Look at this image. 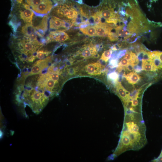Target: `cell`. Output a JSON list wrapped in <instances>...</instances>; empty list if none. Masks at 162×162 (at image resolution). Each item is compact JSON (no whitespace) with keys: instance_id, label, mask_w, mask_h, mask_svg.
<instances>
[{"instance_id":"cell-4","label":"cell","mask_w":162,"mask_h":162,"mask_svg":"<svg viewBox=\"0 0 162 162\" xmlns=\"http://www.w3.org/2000/svg\"><path fill=\"white\" fill-rule=\"evenodd\" d=\"M65 31L57 30L50 32L46 38V42L52 41L64 42L71 39V37Z\"/></svg>"},{"instance_id":"cell-11","label":"cell","mask_w":162,"mask_h":162,"mask_svg":"<svg viewBox=\"0 0 162 162\" xmlns=\"http://www.w3.org/2000/svg\"><path fill=\"white\" fill-rule=\"evenodd\" d=\"M80 31L90 37L97 36L96 28L94 25H82L79 27Z\"/></svg>"},{"instance_id":"cell-26","label":"cell","mask_w":162,"mask_h":162,"mask_svg":"<svg viewBox=\"0 0 162 162\" xmlns=\"http://www.w3.org/2000/svg\"><path fill=\"white\" fill-rule=\"evenodd\" d=\"M138 64L134 66V69L136 72H139L141 71L142 68Z\"/></svg>"},{"instance_id":"cell-13","label":"cell","mask_w":162,"mask_h":162,"mask_svg":"<svg viewBox=\"0 0 162 162\" xmlns=\"http://www.w3.org/2000/svg\"><path fill=\"white\" fill-rule=\"evenodd\" d=\"M94 25L96 28L97 36L101 38L107 36L109 28L110 26L104 24Z\"/></svg>"},{"instance_id":"cell-9","label":"cell","mask_w":162,"mask_h":162,"mask_svg":"<svg viewBox=\"0 0 162 162\" xmlns=\"http://www.w3.org/2000/svg\"><path fill=\"white\" fill-rule=\"evenodd\" d=\"M104 67L100 62H96L88 64L85 67L84 69L88 74L96 76L101 74Z\"/></svg>"},{"instance_id":"cell-15","label":"cell","mask_w":162,"mask_h":162,"mask_svg":"<svg viewBox=\"0 0 162 162\" xmlns=\"http://www.w3.org/2000/svg\"><path fill=\"white\" fill-rule=\"evenodd\" d=\"M36 28L33 26L32 23H26L23 26L21 29V32L25 35L29 36L32 33H36Z\"/></svg>"},{"instance_id":"cell-23","label":"cell","mask_w":162,"mask_h":162,"mask_svg":"<svg viewBox=\"0 0 162 162\" xmlns=\"http://www.w3.org/2000/svg\"><path fill=\"white\" fill-rule=\"evenodd\" d=\"M134 65L133 63L130 62L126 67L127 70L131 71L134 70Z\"/></svg>"},{"instance_id":"cell-3","label":"cell","mask_w":162,"mask_h":162,"mask_svg":"<svg viewBox=\"0 0 162 162\" xmlns=\"http://www.w3.org/2000/svg\"><path fill=\"white\" fill-rule=\"evenodd\" d=\"M121 1L101 0L98 6L95 7L96 15L100 19L99 24L113 27L120 25L121 21L118 12Z\"/></svg>"},{"instance_id":"cell-17","label":"cell","mask_w":162,"mask_h":162,"mask_svg":"<svg viewBox=\"0 0 162 162\" xmlns=\"http://www.w3.org/2000/svg\"><path fill=\"white\" fill-rule=\"evenodd\" d=\"M112 53V50L110 49L104 51L102 53L100 59L105 62H107L110 58Z\"/></svg>"},{"instance_id":"cell-25","label":"cell","mask_w":162,"mask_h":162,"mask_svg":"<svg viewBox=\"0 0 162 162\" xmlns=\"http://www.w3.org/2000/svg\"><path fill=\"white\" fill-rule=\"evenodd\" d=\"M127 50L125 49L120 51L118 54V58H120L124 56Z\"/></svg>"},{"instance_id":"cell-6","label":"cell","mask_w":162,"mask_h":162,"mask_svg":"<svg viewBox=\"0 0 162 162\" xmlns=\"http://www.w3.org/2000/svg\"><path fill=\"white\" fill-rule=\"evenodd\" d=\"M96 46L92 43L83 46L77 52L76 55L87 59L93 57L98 54Z\"/></svg>"},{"instance_id":"cell-24","label":"cell","mask_w":162,"mask_h":162,"mask_svg":"<svg viewBox=\"0 0 162 162\" xmlns=\"http://www.w3.org/2000/svg\"><path fill=\"white\" fill-rule=\"evenodd\" d=\"M152 161L155 162H162V149L159 155L157 158L152 160Z\"/></svg>"},{"instance_id":"cell-21","label":"cell","mask_w":162,"mask_h":162,"mask_svg":"<svg viewBox=\"0 0 162 162\" xmlns=\"http://www.w3.org/2000/svg\"><path fill=\"white\" fill-rule=\"evenodd\" d=\"M118 75L116 72H113L109 75V78L111 80L116 81L118 78Z\"/></svg>"},{"instance_id":"cell-19","label":"cell","mask_w":162,"mask_h":162,"mask_svg":"<svg viewBox=\"0 0 162 162\" xmlns=\"http://www.w3.org/2000/svg\"><path fill=\"white\" fill-rule=\"evenodd\" d=\"M50 52L49 51L43 50H38L36 53V57L38 59H42L44 58L45 56L48 55Z\"/></svg>"},{"instance_id":"cell-7","label":"cell","mask_w":162,"mask_h":162,"mask_svg":"<svg viewBox=\"0 0 162 162\" xmlns=\"http://www.w3.org/2000/svg\"><path fill=\"white\" fill-rule=\"evenodd\" d=\"M53 6L52 2L48 0L42 2L39 5L32 8L34 13L40 16H43L49 13L51 10Z\"/></svg>"},{"instance_id":"cell-18","label":"cell","mask_w":162,"mask_h":162,"mask_svg":"<svg viewBox=\"0 0 162 162\" xmlns=\"http://www.w3.org/2000/svg\"><path fill=\"white\" fill-rule=\"evenodd\" d=\"M48 0H25L26 3L32 8L36 6L42 2Z\"/></svg>"},{"instance_id":"cell-5","label":"cell","mask_w":162,"mask_h":162,"mask_svg":"<svg viewBox=\"0 0 162 162\" xmlns=\"http://www.w3.org/2000/svg\"><path fill=\"white\" fill-rule=\"evenodd\" d=\"M72 26L70 23L56 16H52L50 20L49 27L51 29L66 31Z\"/></svg>"},{"instance_id":"cell-12","label":"cell","mask_w":162,"mask_h":162,"mask_svg":"<svg viewBox=\"0 0 162 162\" xmlns=\"http://www.w3.org/2000/svg\"><path fill=\"white\" fill-rule=\"evenodd\" d=\"M34 13L32 9H26L20 11V16L26 23H32Z\"/></svg>"},{"instance_id":"cell-27","label":"cell","mask_w":162,"mask_h":162,"mask_svg":"<svg viewBox=\"0 0 162 162\" xmlns=\"http://www.w3.org/2000/svg\"><path fill=\"white\" fill-rule=\"evenodd\" d=\"M149 1L150 2H156L157 0H149Z\"/></svg>"},{"instance_id":"cell-1","label":"cell","mask_w":162,"mask_h":162,"mask_svg":"<svg viewBox=\"0 0 162 162\" xmlns=\"http://www.w3.org/2000/svg\"><path fill=\"white\" fill-rule=\"evenodd\" d=\"M146 128L142 116L124 115L123 128L113 158L129 150H138L147 143Z\"/></svg>"},{"instance_id":"cell-8","label":"cell","mask_w":162,"mask_h":162,"mask_svg":"<svg viewBox=\"0 0 162 162\" xmlns=\"http://www.w3.org/2000/svg\"><path fill=\"white\" fill-rule=\"evenodd\" d=\"M48 16H37L34 18L32 22V25L43 36L47 30Z\"/></svg>"},{"instance_id":"cell-10","label":"cell","mask_w":162,"mask_h":162,"mask_svg":"<svg viewBox=\"0 0 162 162\" xmlns=\"http://www.w3.org/2000/svg\"><path fill=\"white\" fill-rule=\"evenodd\" d=\"M116 88L118 94L123 102L124 108L128 104L130 93L123 87L120 82L118 83Z\"/></svg>"},{"instance_id":"cell-22","label":"cell","mask_w":162,"mask_h":162,"mask_svg":"<svg viewBox=\"0 0 162 162\" xmlns=\"http://www.w3.org/2000/svg\"><path fill=\"white\" fill-rule=\"evenodd\" d=\"M153 53L157 56L162 64V52L159 51H152Z\"/></svg>"},{"instance_id":"cell-14","label":"cell","mask_w":162,"mask_h":162,"mask_svg":"<svg viewBox=\"0 0 162 162\" xmlns=\"http://www.w3.org/2000/svg\"><path fill=\"white\" fill-rule=\"evenodd\" d=\"M124 76L128 82L132 84H136L140 80V75L134 71L129 73Z\"/></svg>"},{"instance_id":"cell-16","label":"cell","mask_w":162,"mask_h":162,"mask_svg":"<svg viewBox=\"0 0 162 162\" xmlns=\"http://www.w3.org/2000/svg\"><path fill=\"white\" fill-rule=\"evenodd\" d=\"M142 70L147 71L156 72L158 70L149 61H142Z\"/></svg>"},{"instance_id":"cell-20","label":"cell","mask_w":162,"mask_h":162,"mask_svg":"<svg viewBox=\"0 0 162 162\" xmlns=\"http://www.w3.org/2000/svg\"><path fill=\"white\" fill-rule=\"evenodd\" d=\"M50 77L57 83H58L60 77V74L58 71L49 73Z\"/></svg>"},{"instance_id":"cell-2","label":"cell","mask_w":162,"mask_h":162,"mask_svg":"<svg viewBox=\"0 0 162 162\" xmlns=\"http://www.w3.org/2000/svg\"><path fill=\"white\" fill-rule=\"evenodd\" d=\"M81 1L61 0L53 8L52 14L70 23L73 26L79 27L84 21L80 11Z\"/></svg>"}]
</instances>
